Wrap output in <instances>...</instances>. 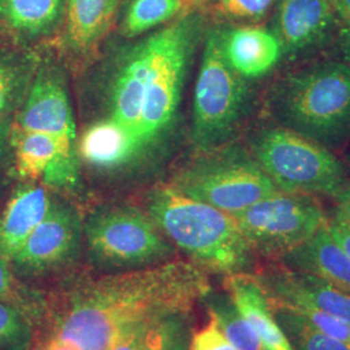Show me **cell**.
Returning <instances> with one entry per match:
<instances>
[{
    "instance_id": "4316f807",
    "label": "cell",
    "mask_w": 350,
    "mask_h": 350,
    "mask_svg": "<svg viewBox=\"0 0 350 350\" xmlns=\"http://www.w3.org/2000/svg\"><path fill=\"white\" fill-rule=\"evenodd\" d=\"M31 338V321L11 304L0 301V350H26Z\"/></svg>"
},
{
    "instance_id": "ffe728a7",
    "label": "cell",
    "mask_w": 350,
    "mask_h": 350,
    "mask_svg": "<svg viewBox=\"0 0 350 350\" xmlns=\"http://www.w3.org/2000/svg\"><path fill=\"white\" fill-rule=\"evenodd\" d=\"M121 0H68L65 43L77 53L92 50L114 24Z\"/></svg>"
},
{
    "instance_id": "e0dca14e",
    "label": "cell",
    "mask_w": 350,
    "mask_h": 350,
    "mask_svg": "<svg viewBox=\"0 0 350 350\" xmlns=\"http://www.w3.org/2000/svg\"><path fill=\"white\" fill-rule=\"evenodd\" d=\"M52 196L47 188L23 185L13 192L0 217V257L12 261L49 213Z\"/></svg>"
},
{
    "instance_id": "1f68e13d",
    "label": "cell",
    "mask_w": 350,
    "mask_h": 350,
    "mask_svg": "<svg viewBox=\"0 0 350 350\" xmlns=\"http://www.w3.org/2000/svg\"><path fill=\"white\" fill-rule=\"evenodd\" d=\"M13 163L12 124L0 117V172Z\"/></svg>"
},
{
    "instance_id": "7402d4cb",
    "label": "cell",
    "mask_w": 350,
    "mask_h": 350,
    "mask_svg": "<svg viewBox=\"0 0 350 350\" xmlns=\"http://www.w3.org/2000/svg\"><path fill=\"white\" fill-rule=\"evenodd\" d=\"M186 0H125L121 34L135 38L172 23L183 11Z\"/></svg>"
},
{
    "instance_id": "4fadbf2b",
    "label": "cell",
    "mask_w": 350,
    "mask_h": 350,
    "mask_svg": "<svg viewBox=\"0 0 350 350\" xmlns=\"http://www.w3.org/2000/svg\"><path fill=\"white\" fill-rule=\"evenodd\" d=\"M257 278L269 301L295 306H312L350 325V293L334 287L323 279L284 267L274 269Z\"/></svg>"
},
{
    "instance_id": "8d00e7d4",
    "label": "cell",
    "mask_w": 350,
    "mask_h": 350,
    "mask_svg": "<svg viewBox=\"0 0 350 350\" xmlns=\"http://www.w3.org/2000/svg\"><path fill=\"white\" fill-rule=\"evenodd\" d=\"M44 350H79L75 344L65 341L59 338H53L51 340L50 342L47 344L46 349Z\"/></svg>"
},
{
    "instance_id": "8992f818",
    "label": "cell",
    "mask_w": 350,
    "mask_h": 350,
    "mask_svg": "<svg viewBox=\"0 0 350 350\" xmlns=\"http://www.w3.org/2000/svg\"><path fill=\"white\" fill-rule=\"evenodd\" d=\"M250 90L245 78L226 62L218 30L204 44L192 105L191 138L202 152L221 148L237 130L247 109Z\"/></svg>"
},
{
    "instance_id": "d4e9b609",
    "label": "cell",
    "mask_w": 350,
    "mask_h": 350,
    "mask_svg": "<svg viewBox=\"0 0 350 350\" xmlns=\"http://www.w3.org/2000/svg\"><path fill=\"white\" fill-rule=\"evenodd\" d=\"M189 341L188 314H167L148 325L142 350H188Z\"/></svg>"
},
{
    "instance_id": "d590c367",
    "label": "cell",
    "mask_w": 350,
    "mask_h": 350,
    "mask_svg": "<svg viewBox=\"0 0 350 350\" xmlns=\"http://www.w3.org/2000/svg\"><path fill=\"white\" fill-rule=\"evenodd\" d=\"M338 44H340V51L344 56V63L350 65V26H345L340 30Z\"/></svg>"
},
{
    "instance_id": "836d02e7",
    "label": "cell",
    "mask_w": 350,
    "mask_h": 350,
    "mask_svg": "<svg viewBox=\"0 0 350 350\" xmlns=\"http://www.w3.org/2000/svg\"><path fill=\"white\" fill-rule=\"evenodd\" d=\"M327 230L350 258V227L338 225L335 222H328Z\"/></svg>"
},
{
    "instance_id": "f546056e",
    "label": "cell",
    "mask_w": 350,
    "mask_h": 350,
    "mask_svg": "<svg viewBox=\"0 0 350 350\" xmlns=\"http://www.w3.org/2000/svg\"><path fill=\"white\" fill-rule=\"evenodd\" d=\"M278 0H219L222 10L234 18H261Z\"/></svg>"
},
{
    "instance_id": "8fae6325",
    "label": "cell",
    "mask_w": 350,
    "mask_h": 350,
    "mask_svg": "<svg viewBox=\"0 0 350 350\" xmlns=\"http://www.w3.org/2000/svg\"><path fill=\"white\" fill-rule=\"evenodd\" d=\"M13 127L47 134L70 150H78L75 114L63 73L52 65H39L37 75Z\"/></svg>"
},
{
    "instance_id": "4dcf8cb0",
    "label": "cell",
    "mask_w": 350,
    "mask_h": 350,
    "mask_svg": "<svg viewBox=\"0 0 350 350\" xmlns=\"http://www.w3.org/2000/svg\"><path fill=\"white\" fill-rule=\"evenodd\" d=\"M150 323L152 322L135 325V327L127 329L113 342L109 350H142L144 338H146V332H147V328Z\"/></svg>"
},
{
    "instance_id": "484cf974",
    "label": "cell",
    "mask_w": 350,
    "mask_h": 350,
    "mask_svg": "<svg viewBox=\"0 0 350 350\" xmlns=\"http://www.w3.org/2000/svg\"><path fill=\"white\" fill-rule=\"evenodd\" d=\"M0 301L11 304L31 321L43 310L42 299L36 292L26 289L14 275L12 263L0 257Z\"/></svg>"
},
{
    "instance_id": "3957f363",
    "label": "cell",
    "mask_w": 350,
    "mask_h": 350,
    "mask_svg": "<svg viewBox=\"0 0 350 350\" xmlns=\"http://www.w3.org/2000/svg\"><path fill=\"white\" fill-rule=\"evenodd\" d=\"M201 30L200 14L186 13L152 33L153 53L143 88L137 140L139 169L159 154L174 130Z\"/></svg>"
},
{
    "instance_id": "d6a6232c",
    "label": "cell",
    "mask_w": 350,
    "mask_h": 350,
    "mask_svg": "<svg viewBox=\"0 0 350 350\" xmlns=\"http://www.w3.org/2000/svg\"><path fill=\"white\" fill-rule=\"evenodd\" d=\"M335 198L338 200V205L334 222L350 227V185H344Z\"/></svg>"
},
{
    "instance_id": "6da1fadb",
    "label": "cell",
    "mask_w": 350,
    "mask_h": 350,
    "mask_svg": "<svg viewBox=\"0 0 350 350\" xmlns=\"http://www.w3.org/2000/svg\"><path fill=\"white\" fill-rule=\"evenodd\" d=\"M211 292L200 266L185 261L82 280L60 300L55 338L79 350H109L127 329L167 314H188Z\"/></svg>"
},
{
    "instance_id": "f1b7e54d",
    "label": "cell",
    "mask_w": 350,
    "mask_h": 350,
    "mask_svg": "<svg viewBox=\"0 0 350 350\" xmlns=\"http://www.w3.org/2000/svg\"><path fill=\"white\" fill-rule=\"evenodd\" d=\"M188 350H237L226 338L217 322L211 317L209 323L191 336Z\"/></svg>"
},
{
    "instance_id": "d6986e66",
    "label": "cell",
    "mask_w": 350,
    "mask_h": 350,
    "mask_svg": "<svg viewBox=\"0 0 350 350\" xmlns=\"http://www.w3.org/2000/svg\"><path fill=\"white\" fill-rule=\"evenodd\" d=\"M68 0H0V25L23 42L53 34L64 21Z\"/></svg>"
},
{
    "instance_id": "30bf717a",
    "label": "cell",
    "mask_w": 350,
    "mask_h": 350,
    "mask_svg": "<svg viewBox=\"0 0 350 350\" xmlns=\"http://www.w3.org/2000/svg\"><path fill=\"white\" fill-rule=\"evenodd\" d=\"M83 238V222L75 206L52 199L49 213L11 261L13 270L21 275L57 271L79 257Z\"/></svg>"
},
{
    "instance_id": "2e32d148",
    "label": "cell",
    "mask_w": 350,
    "mask_h": 350,
    "mask_svg": "<svg viewBox=\"0 0 350 350\" xmlns=\"http://www.w3.org/2000/svg\"><path fill=\"white\" fill-rule=\"evenodd\" d=\"M225 288L240 315L260 338L265 350H295L276 321L274 310L257 276L228 274Z\"/></svg>"
},
{
    "instance_id": "5bb4252c",
    "label": "cell",
    "mask_w": 350,
    "mask_h": 350,
    "mask_svg": "<svg viewBox=\"0 0 350 350\" xmlns=\"http://www.w3.org/2000/svg\"><path fill=\"white\" fill-rule=\"evenodd\" d=\"M336 20L331 0H279L273 33L283 55H297L321 44Z\"/></svg>"
},
{
    "instance_id": "44dd1931",
    "label": "cell",
    "mask_w": 350,
    "mask_h": 350,
    "mask_svg": "<svg viewBox=\"0 0 350 350\" xmlns=\"http://www.w3.org/2000/svg\"><path fill=\"white\" fill-rule=\"evenodd\" d=\"M31 51L0 47V117L11 120L25 103L39 69Z\"/></svg>"
},
{
    "instance_id": "83f0119b",
    "label": "cell",
    "mask_w": 350,
    "mask_h": 350,
    "mask_svg": "<svg viewBox=\"0 0 350 350\" xmlns=\"http://www.w3.org/2000/svg\"><path fill=\"white\" fill-rule=\"evenodd\" d=\"M269 302L273 308H284L299 314L305 321H308L310 325H313L314 328L323 332L327 336L350 345V325L338 317H334L331 314L325 313L312 306H295V305L276 304L271 301Z\"/></svg>"
},
{
    "instance_id": "52a82bcc",
    "label": "cell",
    "mask_w": 350,
    "mask_h": 350,
    "mask_svg": "<svg viewBox=\"0 0 350 350\" xmlns=\"http://www.w3.org/2000/svg\"><path fill=\"white\" fill-rule=\"evenodd\" d=\"M83 237L94 262L105 269L137 270L166 262L172 243L147 213L131 205H104L83 222Z\"/></svg>"
},
{
    "instance_id": "5b68a950",
    "label": "cell",
    "mask_w": 350,
    "mask_h": 350,
    "mask_svg": "<svg viewBox=\"0 0 350 350\" xmlns=\"http://www.w3.org/2000/svg\"><path fill=\"white\" fill-rule=\"evenodd\" d=\"M253 159L283 192L336 196L345 185L344 167L331 150L283 126L263 130Z\"/></svg>"
},
{
    "instance_id": "277c9868",
    "label": "cell",
    "mask_w": 350,
    "mask_h": 350,
    "mask_svg": "<svg viewBox=\"0 0 350 350\" xmlns=\"http://www.w3.org/2000/svg\"><path fill=\"white\" fill-rule=\"evenodd\" d=\"M282 126L338 148L350 139V65L325 62L287 77L275 96Z\"/></svg>"
},
{
    "instance_id": "ac0fdd59",
    "label": "cell",
    "mask_w": 350,
    "mask_h": 350,
    "mask_svg": "<svg viewBox=\"0 0 350 350\" xmlns=\"http://www.w3.org/2000/svg\"><path fill=\"white\" fill-rule=\"evenodd\" d=\"M284 257L297 271L318 276L350 293L349 256L331 237L327 226Z\"/></svg>"
},
{
    "instance_id": "e575fe53",
    "label": "cell",
    "mask_w": 350,
    "mask_h": 350,
    "mask_svg": "<svg viewBox=\"0 0 350 350\" xmlns=\"http://www.w3.org/2000/svg\"><path fill=\"white\" fill-rule=\"evenodd\" d=\"M331 3L338 20L350 26V0H331Z\"/></svg>"
},
{
    "instance_id": "7a4b0ae2",
    "label": "cell",
    "mask_w": 350,
    "mask_h": 350,
    "mask_svg": "<svg viewBox=\"0 0 350 350\" xmlns=\"http://www.w3.org/2000/svg\"><path fill=\"white\" fill-rule=\"evenodd\" d=\"M147 214L160 231L201 269L244 273L252 262V247L237 218L172 186L150 191Z\"/></svg>"
},
{
    "instance_id": "9c48e42d",
    "label": "cell",
    "mask_w": 350,
    "mask_h": 350,
    "mask_svg": "<svg viewBox=\"0 0 350 350\" xmlns=\"http://www.w3.org/2000/svg\"><path fill=\"white\" fill-rule=\"evenodd\" d=\"M253 250L287 256L328 225L310 195L278 191L234 215Z\"/></svg>"
},
{
    "instance_id": "cb8c5ba5",
    "label": "cell",
    "mask_w": 350,
    "mask_h": 350,
    "mask_svg": "<svg viewBox=\"0 0 350 350\" xmlns=\"http://www.w3.org/2000/svg\"><path fill=\"white\" fill-rule=\"evenodd\" d=\"M273 310L293 349L350 350V345L327 336L299 314L284 308H273Z\"/></svg>"
},
{
    "instance_id": "9a60e30c",
    "label": "cell",
    "mask_w": 350,
    "mask_h": 350,
    "mask_svg": "<svg viewBox=\"0 0 350 350\" xmlns=\"http://www.w3.org/2000/svg\"><path fill=\"white\" fill-rule=\"evenodd\" d=\"M219 46L227 64L243 78H258L270 72L283 55L273 31L261 27L218 30Z\"/></svg>"
},
{
    "instance_id": "603a6c76",
    "label": "cell",
    "mask_w": 350,
    "mask_h": 350,
    "mask_svg": "<svg viewBox=\"0 0 350 350\" xmlns=\"http://www.w3.org/2000/svg\"><path fill=\"white\" fill-rule=\"evenodd\" d=\"M202 300L206 304L209 315L237 350H265L260 338L240 315L228 295H213L211 292Z\"/></svg>"
},
{
    "instance_id": "ba28073f",
    "label": "cell",
    "mask_w": 350,
    "mask_h": 350,
    "mask_svg": "<svg viewBox=\"0 0 350 350\" xmlns=\"http://www.w3.org/2000/svg\"><path fill=\"white\" fill-rule=\"evenodd\" d=\"M175 175L172 187L193 200L228 214H238L279 189L244 152L215 150Z\"/></svg>"
},
{
    "instance_id": "74e56055",
    "label": "cell",
    "mask_w": 350,
    "mask_h": 350,
    "mask_svg": "<svg viewBox=\"0 0 350 350\" xmlns=\"http://www.w3.org/2000/svg\"><path fill=\"white\" fill-rule=\"evenodd\" d=\"M0 193H1V183H0Z\"/></svg>"
},
{
    "instance_id": "7c38bea8",
    "label": "cell",
    "mask_w": 350,
    "mask_h": 350,
    "mask_svg": "<svg viewBox=\"0 0 350 350\" xmlns=\"http://www.w3.org/2000/svg\"><path fill=\"white\" fill-rule=\"evenodd\" d=\"M13 166L29 182L42 180L46 187L72 191L79 185V153L47 134L12 126Z\"/></svg>"
}]
</instances>
